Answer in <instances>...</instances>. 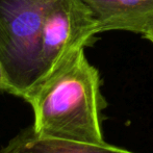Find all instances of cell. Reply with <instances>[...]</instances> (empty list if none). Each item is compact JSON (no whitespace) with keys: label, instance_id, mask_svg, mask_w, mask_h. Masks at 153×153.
<instances>
[{"label":"cell","instance_id":"1","mask_svg":"<svg viewBox=\"0 0 153 153\" xmlns=\"http://www.w3.org/2000/svg\"><path fill=\"white\" fill-rule=\"evenodd\" d=\"M85 48L75 51L23 97L34 114L33 130L41 137L103 143L101 111L106 101L99 71Z\"/></svg>","mask_w":153,"mask_h":153},{"label":"cell","instance_id":"7","mask_svg":"<svg viewBox=\"0 0 153 153\" xmlns=\"http://www.w3.org/2000/svg\"><path fill=\"white\" fill-rule=\"evenodd\" d=\"M143 38H145L146 40H148L153 44V25L143 34Z\"/></svg>","mask_w":153,"mask_h":153},{"label":"cell","instance_id":"3","mask_svg":"<svg viewBox=\"0 0 153 153\" xmlns=\"http://www.w3.org/2000/svg\"><path fill=\"white\" fill-rule=\"evenodd\" d=\"M98 33V22L83 0H56L42 30L41 80L75 51L91 46Z\"/></svg>","mask_w":153,"mask_h":153},{"label":"cell","instance_id":"5","mask_svg":"<svg viewBox=\"0 0 153 153\" xmlns=\"http://www.w3.org/2000/svg\"><path fill=\"white\" fill-rule=\"evenodd\" d=\"M0 153H134L106 144L85 143L41 137L33 127L22 129L6 145L0 148Z\"/></svg>","mask_w":153,"mask_h":153},{"label":"cell","instance_id":"2","mask_svg":"<svg viewBox=\"0 0 153 153\" xmlns=\"http://www.w3.org/2000/svg\"><path fill=\"white\" fill-rule=\"evenodd\" d=\"M56 0H0V62L12 95L23 98L41 80V39Z\"/></svg>","mask_w":153,"mask_h":153},{"label":"cell","instance_id":"4","mask_svg":"<svg viewBox=\"0 0 153 153\" xmlns=\"http://www.w3.org/2000/svg\"><path fill=\"white\" fill-rule=\"evenodd\" d=\"M100 32L125 30L143 36L153 25V0H83Z\"/></svg>","mask_w":153,"mask_h":153},{"label":"cell","instance_id":"6","mask_svg":"<svg viewBox=\"0 0 153 153\" xmlns=\"http://www.w3.org/2000/svg\"><path fill=\"white\" fill-rule=\"evenodd\" d=\"M0 92L12 94V89H10V85H8L7 80H6V77H5V74H4L1 62H0Z\"/></svg>","mask_w":153,"mask_h":153}]
</instances>
